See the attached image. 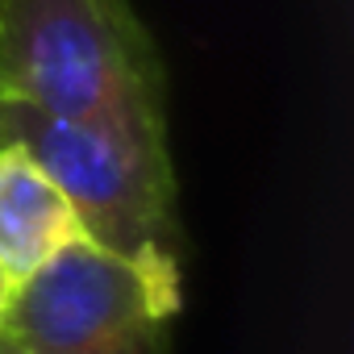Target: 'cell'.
<instances>
[{"instance_id":"cell-2","label":"cell","mask_w":354,"mask_h":354,"mask_svg":"<svg viewBox=\"0 0 354 354\" xmlns=\"http://www.w3.org/2000/svg\"><path fill=\"white\" fill-rule=\"evenodd\" d=\"M0 138L21 142L50 171L88 242L184 288L167 129L59 121L26 104H0Z\"/></svg>"},{"instance_id":"cell-4","label":"cell","mask_w":354,"mask_h":354,"mask_svg":"<svg viewBox=\"0 0 354 354\" xmlns=\"http://www.w3.org/2000/svg\"><path fill=\"white\" fill-rule=\"evenodd\" d=\"M80 238V213L50 171L21 142L0 138V267L13 283L30 279Z\"/></svg>"},{"instance_id":"cell-3","label":"cell","mask_w":354,"mask_h":354,"mask_svg":"<svg viewBox=\"0 0 354 354\" xmlns=\"http://www.w3.org/2000/svg\"><path fill=\"white\" fill-rule=\"evenodd\" d=\"M184 288L80 238L17 283L0 321L21 354H167Z\"/></svg>"},{"instance_id":"cell-6","label":"cell","mask_w":354,"mask_h":354,"mask_svg":"<svg viewBox=\"0 0 354 354\" xmlns=\"http://www.w3.org/2000/svg\"><path fill=\"white\" fill-rule=\"evenodd\" d=\"M0 354H21V350H17V346H13V342L5 337V333H0Z\"/></svg>"},{"instance_id":"cell-5","label":"cell","mask_w":354,"mask_h":354,"mask_svg":"<svg viewBox=\"0 0 354 354\" xmlns=\"http://www.w3.org/2000/svg\"><path fill=\"white\" fill-rule=\"evenodd\" d=\"M13 292H17V283H13V275L0 267V321H5V313H9V300H13Z\"/></svg>"},{"instance_id":"cell-1","label":"cell","mask_w":354,"mask_h":354,"mask_svg":"<svg viewBox=\"0 0 354 354\" xmlns=\"http://www.w3.org/2000/svg\"><path fill=\"white\" fill-rule=\"evenodd\" d=\"M0 104L167 129L162 63L129 0H0Z\"/></svg>"}]
</instances>
